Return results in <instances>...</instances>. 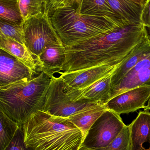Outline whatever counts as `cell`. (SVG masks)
Instances as JSON below:
<instances>
[{
	"instance_id": "1",
	"label": "cell",
	"mask_w": 150,
	"mask_h": 150,
	"mask_svg": "<svg viewBox=\"0 0 150 150\" xmlns=\"http://www.w3.org/2000/svg\"><path fill=\"white\" fill-rule=\"evenodd\" d=\"M148 37L147 28L140 22L116 27L65 47L66 62L60 73L101 65L117 66Z\"/></svg>"
},
{
	"instance_id": "2",
	"label": "cell",
	"mask_w": 150,
	"mask_h": 150,
	"mask_svg": "<svg viewBox=\"0 0 150 150\" xmlns=\"http://www.w3.org/2000/svg\"><path fill=\"white\" fill-rule=\"evenodd\" d=\"M25 145L33 150H78L84 140L81 130L68 118L41 110L21 126Z\"/></svg>"
},
{
	"instance_id": "3",
	"label": "cell",
	"mask_w": 150,
	"mask_h": 150,
	"mask_svg": "<svg viewBox=\"0 0 150 150\" xmlns=\"http://www.w3.org/2000/svg\"><path fill=\"white\" fill-rule=\"evenodd\" d=\"M51 80L40 72L30 79L0 87V110L21 127L32 114L42 109Z\"/></svg>"
},
{
	"instance_id": "4",
	"label": "cell",
	"mask_w": 150,
	"mask_h": 150,
	"mask_svg": "<svg viewBox=\"0 0 150 150\" xmlns=\"http://www.w3.org/2000/svg\"><path fill=\"white\" fill-rule=\"evenodd\" d=\"M49 16L65 47L119 27L110 19L83 15L80 10L73 7L56 9Z\"/></svg>"
},
{
	"instance_id": "5",
	"label": "cell",
	"mask_w": 150,
	"mask_h": 150,
	"mask_svg": "<svg viewBox=\"0 0 150 150\" xmlns=\"http://www.w3.org/2000/svg\"><path fill=\"white\" fill-rule=\"evenodd\" d=\"M105 104L87 100H71L65 91L62 79L53 76L41 111L54 116L68 118L78 113Z\"/></svg>"
},
{
	"instance_id": "6",
	"label": "cell",
	"mask_w": 150,
	"mask_h": 150,
	"mask_svg": "<svg viewBox=\"0 0 150 150\" xmlns=\"http://www.w3.org/2000/svg\"><path fill=\"white\" fill-rule=\"evenodd\" d=\"M21 26L24 45L37 59L46 46L63 45L46 12L25 20Z\"/></svg>"
},
{
	"instance_id": "7",
	"label": "cell",
	"mask_w": 150,
	"mask_h": 150,
	"mask_svg": "<svg viewBox=\"0 0 150 150\" xmlns=\"http://www.w3.org/2000/svg\"><path fill=\"white\" fill-rule=\"evenodd\" d=\"M125 126L120 115L106 109L89 129L82 146L91 150L105 148Z\"/></svg>"
},
{
	"instance_id": "8",
	"label": "cell",
	"mask_w": 150,
	"mask_h": 150,
	"mask_svg": "<svg viewBox=\"0 0 150 150\" xmlns=\"http://www.w3.org/2000/svg\"><path fill=\"white\" fill-rule=\"evenodd\" d=\"M150 95V86L130 89L110 99L105 104L107 109L120 115L144 108Z\"/></svg>"
},
{
	"instance_id": "9",
	"label": "cell",
	"mask_w": 150,
	"mask_h": 150,
	"mask_svg": "<svg viewBox=\"0 0 150 150\" xmlns=\"http://www.w3.org/2000/svg\"><path fill=\"white\" fill-rule=\"evenodd\" d=\"M36 74L16 57L0 48V87L30 79Z\"/></svg>"
},
{
	"instance_id": "10",
	"label": "cell",
	"mask_w": 150,
	"mask_h": 150,
	"mask_svg": "<svg viewBox=\"0 0 150 150\" xmlns=\"http://www.w3.org/2000/svg\"><path fill=\"white\" fill-rule=\"evenodd\" d=\"M120 64L116 66L101 65L78 71L60 73V77L63 80L66 88L83 89L113 73Z\"/></svg>"
},
{
	"instance_id": "11",
	"label": "cell",
	"mask_w": 150,
	"mask_h": 150,
	"mask_svg": "<svg viewBox=\"0 0 150 150\" xmlns=\"http://www.w3.org/2000/svg\"><path fill=\"white\" fill-rule=\"evenodd\" d=\"M142 86H150V55L137 63L111 88L110 99L126 91Z\"/></svg>"
},
{
	"instance_id": "12",
	"label": "cell",
	"mask_w": 150,
	"mask_h": 150,
	"mask_svg": "<svg viewBox=\"0 0 150 150\" xmlns=\"http://www.w3.org/2000/svg\"><path fill=\"white\" fill-rule=\"evenodd\" d=\"M112 74L105 76L91 85L83 89H74L65 87V91L73 101L87 100L105 104L110 99L111 78Z\"/></svg>"
},
{
	"instance_id": "13",
	"label": "cell",
	"mask_w": 150,
	"mask_h": 150,
	"mask_svg": "<svg viewBox=\"0 0 150 150\" xmlns=\"http://www.w3.org/2000/svg\"><path fill=\"white\" fill-rule=\"evenodd\" d=\"M66 60L64 45L46 46L38 58V72H43L52 77L55 73L62 72Z\"/></svg>"
},
{
	"instance_id": "14",
	"label": "cell",
	"mask_w": 150,
	"mask_h": 150,
	"mask_svg": "<svg viewBox=\"0 0 150 150\" xmlns=\"http://www.w3.org/2000/svg\"><path fill=\"white\" fill-rule=\"evenodd\" d=\"M150 55V38L149 36L136 46L127 57L119 65L112 74L111 88L116 85L137 63Z\"/></svg>"
},
{
	"instance_id": "15",
	"label": "cell",
	"mask_w": 150,
	"mask_h": 150,
	"mask_svg": "<svg viewBox=\"0 0 150 150\" xmlns=\"http://www.w3.org/2000/svg\"><path fill=\"white\" fill-rule=\"evenodd\" d=\"M129 126L131 150H142L144 143L150 144V112L148 110L140 111L136 119Z\"/></svg>"
},
{
	"instance_id": "16",
	"label": "cell",
	"mask_w": 150,
	"mask_h": 150,
	"mask_svg": "<svg viewBox=\"0 0 150 150\" xmlns=\"http://www.w3.org/2000/svg\"><path fill=\"white\" fill-rule=\"evenodd\" d=\"M0 48L7 51L38 74L39 64L34 57L23 44L4 34H0Z\"/></svg>"
},
{
	"instance_id": "17",
	"label": "cell",
	"mask_w": 150,
	"mask_h": 150,
	"mask_svg": "<svg viewBox=\"0 0 150 150\" xmlns=\"http://www.w3.org/2000/svg\"><path fill=\"white\" fill-rule=\"evenodd\" d=\"M80 13L108 18L119 26L130 24L114 12L107 0H83Z\"/></svg>"
},
{
	"instance_id": "18",
	"label": "cell",
	"mask_w": 150,
	"mask_h": 150,
	"mask_svg": "<svg viewBox=\"0 0 150 150\" xmlns=\"http://www.w3.org/2000/svg\"><path fill=\"white\" fill-rule=\"evenodd\" d=\"M114 12L129 23L140 22L143 7L131 0H107Z\"/></svg>"
},
{
	"instance_id": "19",
	"label": "cell",
	"mask_w": 150,
	"mask_h": 150,
	"mask_svg": "<svg viewBox=\"0 0 150 150\" xmlns=\"http://www.w3.org/2000/svg\"><path fill=\"white\" fill-rule=\"evenodd\" d=\"M106 109L105 104L78 113L68 119L81 130L84 139L89 129Z\"/></svg>"
},
{
	"instance_id": "20",
	"label": "cell",
	"mask_w": 150,
	"mask_h": 150,
	"mask_svg": "<svg viewBox=\"0 0 150 150\" xmlns=\"http://www.w3.org/2000/svg\"><path fill=\"white\" fill-rule=\"evenodd\" d=\"M17 122L0 110V150H5L19 127Z\"/></svg>"
},
{
	"instance_id": "21",
	"label": "cell",
	"mask_w": 150,
	"mask_h": 150,
	"mask_svg": "<svg viewBox=\"0 0 150 150\" xmlns=\"http://www.w3.org/2000/svg\"><path fill=\"white\" fill-rule=\"evenodd\" d=\"M18 1L23 22L41 13H47V0H18Z\"/></svg>"
},
{
	"instance_id": "22",
	"label": "cell",
	"mask_w": 150,
	"mask_h": 150,
	"mask_svg": "<svg viewBox=\"0 0 150 150\" xmlns=\"http://www.w3.org/2000/svg\"><path fill=\"white\" fill-rule=\"evenodd\" d=\"M0 18L12 24L22 25L23 19L18 1L0 0Z\"/></svg>"
},
{
	"instance_id": "23",
	"label": "cell",
	"mask_w": 150,
	"mask_h": 150,
	"mask_svg": "<svg viewBox=\"0 0 150 150\" xmlns=\"http://www.w3.org/2000/svg\"><path fill=\"white\" fill-rule=\"evenodd\" d=\"M92 150H131L129 126L126 125L118 135L105 148Z\"/></svg>"
},
{
	"instance_id": "24",
	"label": "cell",
	"mask_w": 150,
	"mask_h": 150,
	"mask_svg": "<svg viewBox=\"0 0 150 150\" xmlns=\"http://www.w3.org/2000/svg\"><path fill=\"white\" fill-rule=\"evenodd\" d=\"M0 34H4L24 45L22 37V26L12 24L1 18Z\"/></svg>"
},
{
	"instance_id": "25",
	"label": "cell",
	"mask_w": 150,
	"mask_h": 150,
	"mask_svg": "<svg viewBox=\"0 0 150 150\" xmlns=\"http://www.w3.org/2000/svg\"><path fill=\"white\" fill-rule=\"evenodd\" d=\"M5 150H33L25 145L24 141V135L21 127H19L15 134L14 138Z\"/></svg>"
},
{
	"instance_id": "26",
	"label": "cell",
	"mask_w": 150,
	"mask_h": 150,
	"mask_svg": "<svg viewBox=\"0 0 150 150\" xmlns=\"http://www.w3.org/2000/svg\"><path fill=\"white\" fill-rule=\"evenodd\" d=\"M140 21L146 28L150 29V0H147L143 7Z\"/></svg>"
},
{
	"instance_id": "27",
	"label": "cell",
	"mask_w": 150,
	"mask_h": 150,
	"mask_svg": "<svg viewBox=\"0 0 150 150\" xmlns=\"http://www.w3.org/2000/svg\"><path fill=\"white\" fill-rule=\"evenodd\" d=\"M82 1L83 0H63L57 8L64 7H73L80 10Z\"/></svg>"
},
{
	"instance_id": "28",
	"label": "cell",
	"mask_w": 150,
	"mask_h": 150,
	"mask_svg": "<svg viewBox=\"0 0 150 150\" xmlns=\"http://www.w3.org/2000/svg\"><path fill=\"white\" fill-rule=\"evenodd\" d=\"M47 12L49 15L57 9L63 0H47Z\"/></svg>"
},
{
	"instance_id": "29",
	"label": "cell",
	"mask_w": 150,
	"mask_h": 150,
	"mask_svg": "<svg viewBox=\"0 0 150 150\" xmlns=\"http://www.w3.org/2000/svg\"><path fill=\"white\" fill-rule=\"evenodd\" d=\"M131 1L143 7L147 0H131Z\"/></svg>"
},
{
	"instance_id": "30",
	"label": "cell",
	"mask_w": 150,
	"mask_h": 150,
	"mask_svg": "<svg viewBox=\"0 0 150 150\" xmlns=\"http://www.w3.org/2000/svg\"><path fill=\"white\" fill-rule=\"evenodd\" d=\"M144 110H150V95L148 100V104L146 106H145L144 108Z\"/></svg>"
},
{
	"instance_id": "31",
	"label": "cell",
	"mask_w": 150,
	"mask_h": 150,
	"mask_svg": "<svg viewBox=\"0 0 150 150\" xmlns=\"http://www.w3.org/2000/svg\"><path fill=\"white\" fill-rule=\"evenodd\" d=\"M78 150H92L90 149H88V148H86V147H84L83 146H81L80 148H79Z\"/></svg>"
},
{
	"instance_id": "32",
	"label": "cell",
	"mask_w": 150,
	"mask_h": 150,
	"mask_svg": "<svg viewBox=\"0 0 150 150\" xmlns=\"http://www.w3.org/2000/svg\"><path fill=\"white\" fill-rule=\"evenodd\" d=\"M142 150H150V147H149L148 149H145V148H144Z\"/></svg>"
},
{
	"instance_id": "33",
	"label": "cell",
	"mask_w": 150,
	"mask_h": 150,
	"mask_svg": "<svg viewBox=\"0 0 150 150\" xmlns=\"http://www.w3.org/2000/svg\"><path fill=\"white\" fill-rule=\"evenodd\" d=\"M15 1H18V0H15Z\"/></svg>"
}]
</instances>
